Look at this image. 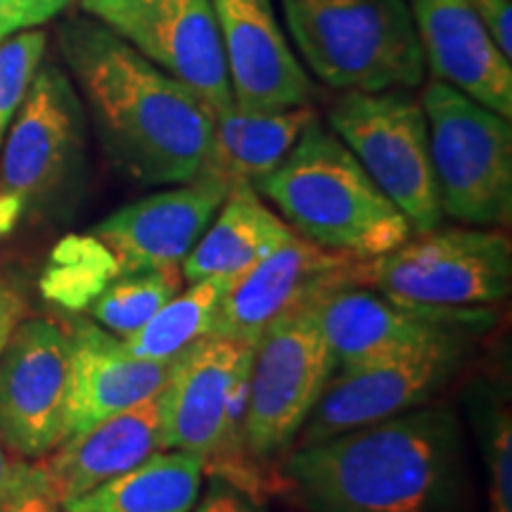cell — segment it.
Instances as JSON below:
<instances>
[{
  "mask_svg": "<svg viewBox=\"0 0 512 512\" xmlns=\"http://www.w3.org/2000/svg\"><path fill=\"white\" fill-rule=\"evenodd\" d=\"M60 50L98 126L102 147L121 174L145 185H178L202 174L214 136V112L138 50L74 17Z\"/></svg>",
  "mask_w": 512,
  "mask_h": 512,
  "instance_id": "6da1fadb",
  "label": "cell"
},
{
  "mask_svg": "<svg viewBox=\"0 0 512 512\" xmlns=\"http://www.w3.org/2000/svg\"><path fill=\"white\" fill-rule=\"evenodd\" d=\"M458 420L418 408L299 446L280 484L309 512H434L458 465Z\"/></svg>",
  "mask_w": 512,
  "mask_h": 512,
  "instance_id": "7a4b0ae2",
  "label": "cell"
},
{
  "mask_svg": "<svg viewBox=\"0 0 512 512\" xmlns=\"http://www.w3.org/2000/svg\"><path fill=\"white\" fill-rule=\"evenodd\" d=\"M254 190L280 209L297 235L361 261L389 254L413 235L406 216L318 119Z\"/></svg>",
  "mask_w": 512,
  "mask_h": 512,
  "instance_id": "3957f363",
  "label": "cell"
},
{
  "mask_svg": "<svg viewBox=\"0 0 512 512\" xmlns=\"http://www.w3.org/2000/svg\"><path fill=\"white\" fill-rule=\"evenodd\" d=\"M306 67L339 91L418 86L425 60L408 0H280Z\"/></svg>",
  "mask_w": 512,
  "mask_h": 512,
  "instance_id": "277c9868",
  "label": "cell"
},
{
  "mask_svg": "<svg viewBox=\"0 0 512 512\" xmlns=\"http://www.w3.org/2000/svg\"><path fill=\"white\" fill-rule=\"evenodd\" d=\"M441 211L467 226H508L512 216L510 119L434 79L422 95Z\"/></svg>",
  "mask_w": 512,
  "mask_h": 512,
  "instance_id": "5b68a950",
  "label": "cell"
},
{
  "mask_svg": "<svg viewBox=\"0 0 512 512\" xmlns=\"http://www.w3.org/2000/svg\"><path fill=\"white\" fill-rule=\"evenodd\" d=\"M479 330L458 328L337 368L299 432V446L394 418L427 403L458 373Z\"/></svg>",
  "mask_w": 512,
  "mask_h": 512,
  "instance_id": "8992f818",
  "label": "cell"
},
{
  "mask_svg": "<svg viewBox=\"0 0 512 512\" xmlns=\"http://www.w3.org/2000/svg\"><path fill=\"white\" fill-rule=\"evenodd\" d=\"M330 128L413 230L441 226L430 131L418 100L403 91H349L330 110Z\"/></svg>",
  "mask_w": 512,
  "mask_h": 512,
  "instance_id": "52a82bcc",
  "label": "cell"
},
{
  "mask_svg": "<svg viewBox=\"0 0 512 512\" xmlns=\"http://www.w3.org/2000/svg\"><path fill=\"white\" fill-rule=\"evenodd\" d=\"M337 363L306 304L273 320L252 347L245 437L266 463L299 437Z\"/></svg>",
  "mask_w": 512,
  "mask_h": 512,
  "instance_id": "ba28073f",
  "label": "cell"
},
{
  "mask_svg": "<svg viewBox=\"0 0 512 512\" xmlns=\"http://www.w3.org/2000/svg\"><path fill=\"white\" fill-rule=\"evenodd\" d=\"M366 283L413 304L475 309L512 285L510 238L494 230L434 228L368 261Z\"/></svg>",
  "mask_w": 512,
  "mask_h": 512,
  "instance_id": "9c48e42d",
  "label": "cell"
},
{
  "mask_svg": "<svg viewBox=\"0 0 512 512\" xmlns=\"http://www.w3.org/2000/svg\"><path fill=\"white\" fill-rule=\"evenodd\" d=\"M86 117L74 81L57 64H43L0 145V192L24 209H48L81 178Z\"/></svg>",
  "mask_w": 512,
  "mask_h": 512,
  "instance_id": "30bf717a",
  "label": "cell"
},
{
  "mask_svg": "<svg viewBox=\"0 0 512 512\" xmlns=\"http://www.w3.org/2000/svg\"><path fill=\"white\" fill-rule=\"evenodd\" d=\"M81 8L214 114L235 105L211 0H81Z\"/></svg>",
  "mask_w": 512,
  "mask_h": 512,
  "instance_id": "8fae6325",
  "label": "cell"
},
{
  "mask_svg": "<svg viewBox=\"0 0 512 512\" xmlns=\"http://www.w3.org/2000/svg\"><path fill=\"white\" fill-rule=\"evenodd\" d=\"M69 337L48 318H24L0 354V441L41 460L67 437Z\"/></svg>",
  "mask_w": 512,
  "mask_h": 512,
  "instance_id": "7c38bea8",
  "label": "cell"
},
{
  "mask_svg": "<svg viewBox=\"0 0 512 512\" xmlns=\"http://www.w3.org/2000/svg\"><path fill=\"white\" fill-rule=\"evenodd\" d=\"M316 316L337 368L375 358L446 330L472 328L484 332L494 313L475 309L413 304L368 283L323 287L306 302Z\"/></svg>",
  "mask_w": 512,
  "mask_h": 512,
  "instance_id": "4fadbf2b",
  "label": "cell"
},
{
  "mask_svg": "<svg viewBox=\"0 0 512 512\" xmlns=\"http://www.w3.org/2000/svg\"><path fill=\"white\" fill-rule=\"evenodd\" d=\"M366 275L368 261L292 235L259 264L235 275L209 337L254 347L273 320L306 304L318 290L337 283H366Z\"/></svg>",
  "mask_w": 512,
  "mask_h": 512,
  "instance_id": "5bb4252c",
  "label": "cell"
},
{
  "mask_svg": "<svg viewBox=\"0 0 512 512\" xmlns=\"http://www.w3.org/2000/svg\"><path fill=\"white\" fill-rule=\"evenodd\" d=\"M230 185L216 174H200L117 209L93 228V235L114 254L121 273L181 266L226 200Z\"/></svg>",
  "mask_w": 512,
  "mask_h": 512,
  "instance_id": "9a60e30c",
  "label": "cell"
},
{
  "mask_svg": "<svg viewBox=\"0 0 512 512\" xmlns=\"http://www.w3.org/2000/svg\"><path fill=\"white\" fill-rule=\"evenodd\" d=\"M235 105L280 112L311 98V81L287 41L273 0H211Z\"/></svg>",
  "mask_w": 512,
  "mask_h": 512,
  "instance_id": "2e32d148",
  "label": "cell"
},
{
  "mask_svg": "<svg viewBox=\"0 0 512 512\" xmlns=\"http://www.w3.org/2000/svg\"><path fill=\"white\" fill-rule=\"evenodd\" d=\"M422 60L437 81L501 117L512 114V62L477 17L470 0H408Z\"/></svg>",
  "mask_w": 512,
  "mask_h": 512,
  "instance_id": "e0dca14e",
  "label": "cell"
},
{
  "mask_svg": "<svg viewBox=\"0 0 512 512\" xmlns=\"http://www.w3.org/2000/svg\"><path fill=\"white\" fill-rule=\"evenodd\" d=\"M67 337V437L157 396L174 366V361L128 356L121 339L100 328L95 320H76Z\"/></svg>",
  "mask_w": 512,
  "mask_h": 512,
  "instance_id": "ac0fdd59",
  "label": "cell"
},
{
  "mask_svg": "<svg viewBox=\"0 0 512 512\" xmlns=\"http://www.w3.org/2000/svg\"><path fill=\"white\" fill-rule=\"evenodd\" d=\"M164 451L159 394L79 434H72L41 458L50 491L62 505L124 475Z\"/></svg>",
  "mask_w": 512,
  "mask_h": 512,
  "instance_id": "d6986e66",
  "label": "cell"
},
{
  "mask_svg": "<svg viewBox=\"0 0 512 512\" xmlns=\"http://www.w3.org/2000/svg\"><path fill=\"white\" fill-rule=\"evenodd\" d=\"M249 344L204 337L174 358L159 392L164 448L200 453L207 460L219 444L228 387Z\"/></svg>",
  "mask_w": 512,
  "mask_h": 512,
  "instance_id": "ffe728a7",
  "label": "cell"
},
{
  "mask_svg": "<svg viewBox=\"0 0 512 512\" xmlns=\"http://www.w3.org/2000/svg\"><path fill=\"white\" fill-rule=\"evenodd\" d=\"M292 235H297L294 228L266 207L252 183H233L209 228L183 259V278L188 283L214 275L235 278Z\"/></svg>",
  "mask_w": 512,
  "mask_h": 512,
  "instance_id": "44dd1931",
  "label": "cell"
},
{
  "mask_svg": "<svg viewBox=\"0 0 512 512\" xmlns=\"http://www.w3.org/2000/svg\"><path fill=\"white\" fill-rule=\"evenodd\" d=\"M313 119L316 114L309 105L280 112H245L230 105L214 114V136L202 174L254 185L283 162Z\"/></svg>",
  "mask_w": 512,
  "mask_h": 512,
  "instance_id": "7402d4cb",
  "label": "cell"
},
{
  "mask_svg": "<svg viewBox=\"0 0 512 512\" xmlns=\"http://www.w3.org/2000/svg\"><path fill=\"white\" fill-rule=\"evenodd\" d=\"M202 482L200 453L164 448L62 508L64 512H190Z\"/></svg>",
  "mask_w": 512,
  "mask_h": 512,
  "instance_id": "603a6c76",
  "label": "cell"
},
{
  "mask_svg": "<svg viewBox=\"0 0 512 512\" xmlns=\"http://www.w3.org/2000/svg\"><path fill=\"white\" fill-rule=\"evenodd\" d=\"M233 278L214 275L190 283L185 292L171 297L143 328L121 339L128 356L143 361H174L185 349L209 337L216 313Z\"/></svg>",
  "mask_w": 512,
  "mask_h": 512,
  "instance_id": "cb8c5ba5",
  "label": "cell"
},
{
  "mask_svg": "<svg viewBox=\"0 0 512 512\" xmlns=\"http://www.w3.org/2000/svg\"><path fill=\"white\" fill-rule=\"evenodd\" d=\"M119 275L117 259L95 235H67L50 252L38 287L60 309L86 311Z\"/></svg>",
  "mask_w": 512,
  "mask_h": 512,
  "instance_id": "d4e9b609",
  "label": "cell"
},
{
  "mask_svg": "<svg viewBox=\"0 0 512 512\" xmlns=\"http://www.w3.org/2000/svg\"><path fill=\"white\" fill-rule=\"evenodd\" d=\"M181 266L155 271L121 273L91 304V316L100 328L124 339L143 328L162 306L183 287Z\"/></svg>",
  "mask_w": 512,
  "mask_h": 512,
  "instance_id": "484cf974",
  "label": "cell"
},
{
  "mask_svg": "<svg viewBox=\"0 0 512 512\" xmlns=\"http://www.w3.org/2000/svg\"><path fill=\"white\" fill-rule=\"evenodd\" d=\"M46 55V34L22 29L0 41V145Z\"/></svg>",
  "mask_w": 512,
  "mask_h": 512,
  "instance_id": "4316f807",
  "label": "cell"
},
{
  "mask_svg": "<svg viewBox=\"0 0 512 512\" xmlns=\"http://www.w3.org/2000/svg\"><path fill=\"white\" fill-rule=\"evenodd\" d=\"M491 512H512V420L510 408L496 411L486 437Z\"/></svg>",
  "mask_w": 512,
  "mask_h": 512,
  "instance_id": "83f0119b",
  "label": "cell"
},
{
  "mask_svg": "<svg viewBox=\"0 0 512 512\" xmlns=\"http://www.w3.org/2000/svg\"><path fill=\"white\" fill-rule=\"evenodd\" d=\"M0 512H64V508L50 491L41 463L19 458L15 482L0 501Z\"/></svg>",
  "mask_w": 512,
  "mask_h": 512,
  "instance_id": "f1b7e54d",
  "label": "cell"
},
{
  "mask_svg": "<svg viewBox=\"0 0 512 512\" xmlns=\"http://www.w3.org/2000/svg\"><path fill=\"white\" fill-rule=\"evenodd\" d=\"M207 489L197 496L190 512H266L259 496L240 489L238 484L228 482L216 475H207Z\"/></svg>",
  "mask_w": 512,
  "mask_h": 512,
  "instance_id": "f546056e",
  "label": "cell"
},
{
  "mask_svg": "<svg viewBox=\"0 0 512 512\" xmlns=\"http://www.w3.org/2000/svg\"><path fill=\"white\" fill-rule=\"evenodd\" d=\"M477 17L489 31L498 50L512 62V3L510 0H470Z\"/></svg>",
  "mask_w": 512,
  "mask_h": 512,
  "instance_id": "4dcf8cb0",
  "label": "cell"
},
{
  "mask_svg": "<svg viewBox=\"0 0 512 512\" xmlns=\"http://www.w3.org/2000/svg\"><path fill=\"white\" fill-rule=\"evenodd\" d=\"M24 318H27V302H24L22 292L5 278H0V354Z\"/></svg>",
  "mask_w": 512,
  "mask_h": 512,
  "instance_id": "1f68e13d",
  "label": "cell"
},
{
  "mask_svg": "<svg viewBox=\"0 0 512 512\" xmlns=\"http://www.w3.org/2000/svg\"><path fill=\"white\" fill-rule=\"evenodd\" d=\"M36 27L17 0H0V41L22 29Z\"/></svg>",
  "mask_w": 512,
  "mask_h": 512,
  "instance_id": "d6a6232c",
  "label": "cell"
},
{
  "mask_svg": "<svg viewBox=\"0 0 512 512\" xmlns=\"http://www.w3.org/2000/svg\"><path fill=\"white\" fill-rule=\"evenodd\" d=\"M17 3L22 5V10L27 12L31 22L38 27V24L48 22V19L60 15V12L67 8V5H72L74 0H17Z\"/></svg>",
  "mask_w": 512,
  "mask_h": 512,
  "instance_id": "836d02e7",
  "label": "cell"
},
{
  "mask_svg": "<svg viewBox=\"0 0 512 512\" xmlns=\"http://www.w3.org/2000/svg\"><path fill=\"white\" fill-rule=\"evenodd\" d=\"M24 214V202L8 192H0V238L10 235Z\"/></svg>",
  "mask_w": 512,
  "mask_h": 512,
  "instance_id": "e575fe53",
  "label": "cell"
},
{
  "mask_svg": "<svg viewBox=\"0 0 512 512\" xmlns=\"http://www.w3.org/2000/svg\"><path fill=\"white\" fill-rule=\"evenodd\" d=\"M17 463L19 460H10L8 453H5L3 441H0V501H3V496L8 494L12 482H15Z\"/></svg>",
  "mask_w": 512,
  "mask_h": 512,
  "instance_id": "d590c367",
  "label": "cell"
}]
</instances>
